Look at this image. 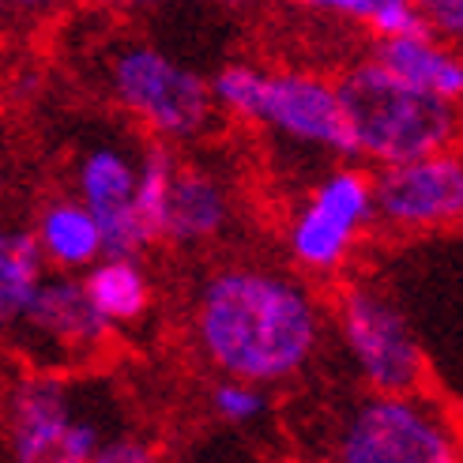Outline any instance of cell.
Instances as JSON below:
<instances>
[{
  "label": "cell",
  "mask_w": 463,
  "mask_h": 463,
  "mask_svg": "<svg viewBox=\"0 0 463 463\" xmlns=\"http://www.w3.org/2000/svg\"><path fill=\"white\" fill-rule=\"evenodd\" d=\"M95 5H106V8H118V5H128V0H95Z\"/></svg>",
  "instance_id": "obj_24"
},
{
  "label": "cell",
  "mask_w": 463,
  "mask_h": 463,
  "mask_svg": "<svg viewBox=\"0 0 463 463\" xmlns=\"http://www.w3.org/2000/svg\"><path fill=\"white\" fill-rule=\"evenodd\" d=\"M90 463H162V456L140 437H109V441L102 437Z\"/></svg>",
  "instance_id": "obj_20"
},
{
  "label": "cell",
  "mask_w": 463,
  "mask_h": 463,
  "mask_svg": "<svg viewBox=\"0 0 463 463\" xmlns=\"http://www.w3.org/2000/svg\"><path fill=\"white\" fill-rule=\"evenodd\" d=\"M109 95L158 144H189L212 125V87L151 42H125L106 64Z\"/></svg>",
  "instance_id": "obj_3"
},
{
  "label": "cell",
  "mask_w": 463,
  "mask_h": 463,
  "mask_svg": "<svg viewBox=\"0 0 463 463\" xmlns=\"http://www.w3.org/2000/svg\"><path fill=\"white\" fill-rule=\"evenodd\" d=\"M207 400H212V411L230 426H252L268 414V392L241 377H219Z\"/></svg>",
  "instance_id": "obj_18"
},
{
  "label": "cell",
  "mask_w": 463,
  "mask_h": 463,
  "mask_svg": "<svg viewBox=\"0 0 463 463\" xmlns=\"http://www.w3.org/2000/svg\"><path fill=\"white\" fill-rule=\"evenodd\" d=\"M230 219H234V200H230L226 181L203 166H181L177 162L170 196H166L162 241L196 249L222 238Z\"/></svg>",
  "instance_id": "obj_12"
},
{
  "label": "cell",
  "mask_w": 463,
  "mask_h": 463,
  "mask_svg": "<svg viewBox=\"0 0 463 463\" xmlns=\"http://www.w3.org/2000/svg\"><path fill=\"white\" fill-rule=\"evenodd\" d=\"M335 87L346 128H351L354 158H365L373 166H396V162L449 151L459 136L452 102L400 83L373 57L351 64Z\"/></svg>",
  "instance_id": "obj_2"
},
{
  "label": "cell",
  "mask_w": 463,
  "mask_h": 463,
  "mask_svg": "<svg viewBox=\"0 0 463 463\" xmlns=\"http://www.w3.org/2000/svg\"><path fill=\"white\" fill-rule=\"evenodd\" d=\"M193 332L222 377L268 388L309 369L324 343V309L306 283L279 268L226 264L196 290Z\"/></svg>",
  "instance_id": "obj_1"
},
{
  "label": "cell",
  "mask_w": 463,
  "mask_h": 463,
  "mask_svg": "<svg viewBox=\"0 0 463 463\" xmlns=\"http://www.w3.org/2000/svg\"><path fill=\"white\" fill-rule=\"evenodd\" d=\"M335 463H459V433L426 392H369L335 430Z\"/></svg>",
  "instance_id": "obj_4"
},
{
  "label": "cell",
  "mask_w": 463,
  "mask_h": 463,
  "mask_svg": "<svg viewBox=\"0 0 463 463\" xmlns=\"http://www.w3.org/2000/svg\"><path fill=\"white\" fill-rule=\"evenodd\" d=\"M177 170V158L170 144H151L136 155V193H132V212L136 226L147 245L162 241V222H166V196H170V181Z\"/></svg>",
  "instance_id": "obj_17"
},
{
  "label": "cell",
  "mask_w": 463,
  "mask_h": 463,
  "mask_svg": "<svg viewBox=\"0 0 463 463\" xmlns=\"http://www.w3.org/2000/svg\"><path fill=\"white\" fill-rule=\"evenodd\" d=\"M45 271L50 268L42 260L31 226H0V332L5 335L15 332Z\"/></svg>",
  "instance_id": "obj_16"
},
{
  "label": "cell",
  "mask_w": 463,
  "mask_h": 463,
  "mask_svg": "<svg viewBox=\"0 0 463 463\" xmlns=\"http://www.w3.org/2000/svg\"><path fill=\"white\" fill-rule=\"evenodd\" d=\"M80 283L90 298L95 313L113 332L140 324L151 313V279L140 257H99L87 271H80Z\"/></svg>",
  "instance_id": "obj_15"
},
{
  "label": "cell",
  "mask_w": 463,
  "mask_h": 463,
  "mask_svg": "<svg viewBox=\"0 0 463 463\" xmlns=\"http://www.w3.org/2000/svg\"><path fill=\"white\" fill-rule=\"evenodd\" d=\"M215 5H222V8H241L245 0H215Z\"/></svg>",
  "instance_id": "obj_23"
},
{
  "label": "cell",
  "mask_w": 463,
  "mask_h": 463,
  "mask_svg": "<svg viewBox=\"0 0 463 463\" xmlns=\"http://www.w3.org/2000/svg\"><path fill=\"white\" fill-rule=\"evenodd\" d=\"M422 15L426 31L441 42H459L463 34V0H411Z\"/></svg>",
  "instance_id": "obj_19"
},
{
  "label": "cell",
  "mask_w": 463,
  "mask_h": 463,
  "mask_svg": "<svg viewBox=\"0 0 463 463\" xmlns=\"http://www.w3.org/2000/svg\"><path fill=\"white\" fill-rule=\"evenodd\" d=\"M57 5H61V0H5L8 15H27V19H34V15H50Z\"/></svg>",
  "instance_id": "obj_21"
},
{
  "label": "cell",
  "mask_w": 463,
  "mask_h": 463,
  "mask_svg": "<svg viewBox=\"0 0 463 463\" xmlns=\"http://www.w3.org/2000/svg\"><path fill=\"white\" fill-rule=\"evenodd\" d=\"M335 328L346 358L369 392H422L430 377L426 346L407 309L373 283H346L335 298Z\"/></svg>",
  "instance_id": "obj_5"
},
{
  "label": "cell",
  "mask_w": 463,
  "mask_h": 463,
  "mask_svg": "<svg viewBox=\"0 0 463 463\" xmlns=\"http://www.w3.org/2000/svg\"><path fill=\"white\" fill-rule=\"evenodd\" d=\"M132 5H162V0H132Z\"/></svg>",
  "instance_id": "obj_27"
},
{
  "label": "cell",
  "mask_w": 463,
  "mask_h": 463,
  "mask_svg": "<svg viewBox=\"0 0 463 463\" xmlns=\"http://www.w3.org/2000/svg\"><path fill=\"white\" fill-rule=\"evenodd\" d=\"M0 203H5V170H0Z\"/></svg>",
  "instance_id": "obj_26"
},
{
  "label": "cell",
  "mask_w": 463,
  "mask_h": 463,
  "mask_svg": "<svg viewBox=\"0 0 463 463\" xmlns=\"http://www.w3.org/2000/svg\"><path fill=\"white\" fill-rule=\"evenodd\" d=\"M463 219V158L437 151L426 158L381 166L373 177V222L392 234H449Z\"/></svg>",
  "instance_id": "obj_8"
},
{
  "label": "cell",
  "mask_w": 463,
  "mask_h": 463,
  "mask_svg": "<svg viewBox=\"0 0 463 463\" xmlns=\"http://www.w3.org/2000/svg\"><path fill=\"white\" fill-rule=\"evenodd\" d=\"M245 121L264 125L268 132H275L279 140L294 147L354 158L339 87L335 80L320 72H298V68L268 72L264 68L257 83V99H252V109Z\"/></svg>",
  "instance_id": "obj_9"
},
{
  "label": "cell",
  "mask_w": 463,
  "mask_h": 463,
  "mask_svg": "<svg viewBox=\"0 0 463 463\" xmlns=\"http://www.w3.org/2000/svg\"><path fill=\"white\" fill-rule=\"evenodd\" d=\"M136 155L125 144H95L76 162V200L102 230V257H140L147 249L132 212Z\"/></svg>",
  "instance_id": "obj_11"
},
{
  "label": "cell",
  "mask_w": 463,
  "mask_h": 463,
  "mask_svg": "<svg viewBox=\"0 0 463 463\" xmlns=\"http://www.w3.org/2000/svg\"><path fill=\"white\" fill-rule=\"evenodd\" d=\"M373 61L384 68L388 76L400 83L426 90V95L459 106L463 99V64L452 42L433 38L430 31L419 34H400V38H377Z\"/></svg>",
  "instance_id": "obj_13"
},
{
  "label": "cell",
  "mask_w": 463,
  "mask_h": 463,
  "mask_svg": "<svg viewBox=\"0 0 463 463\" xmlns=\"http://www.w3.org/2000/svg\"><path fill=\"white\" fill-rule=\"evenodd\" d=\"M294 5H302V8H313V12H324V0H294Z\"/></svg>",
  "instance_id": "obj_22"
},
{
  "label": "cell",
  "mask_w": 463,
  "mask_h": 463,
  "mask_svg": "<svg viewBox=\"0 0 463 463\" xmlns=\"http://www.w3.org/2000/svg\"><path fill=\"white\" fill-rule=\"evenodd\" d=\"M31 234L42 249L45 268L53 271H87L102 257V230L76 196H53L38 207Z\"/></svg>",
  "instance_id": "obj_14"
},
{
  "label": "cell",
  "mask_w": 463,
  "mask_h": 463,
  "mask_svg": "<svg viewBox=\"0 0 463 463\" xmlns=\"http://www.w3.org/2000/svg\"><path fill=\"white\" fill-rule=\"evenodd\" d=\"M12 335H23L42 362H87L113 339V328L95 313L72 271H45L31 306L23 309Z\"/></svg>",
  "instance_id": "obj_10"
},
{
  "label": "cell",
  "mask_w": 463,
  "mask_h": 463,
  "mask_svg": "<svg viewBox=\"0 0 463 463\" xmlns=\"http://www.w3.org/2000/svg\"><path fill=\"white\" fill-rule=\"evenodd\" d=\"M12 463H90L102 426L76 411L72 392L53 373L19 377L5 403Z\"/></svg>",
  "instance_id": "obj_7"
},
{
  "label": "cell",
  "mask_w": 463,
  "mask_h": 463,
  "mask_svg": "<svg viewBox=\"0 0 463 463\" xmlns=\"http://www.w3.org/2000/svg\"><path fill=\"white\" fill-rule=\"evenodd\" d=\"M373 230V174L335 166L324 174L287 226V249L309 275H339Z\"/></svg>",
  "instance_id": "obj_6"
},
{
  "label": "cell",
  "mask_w": 463,
  "mask_h": 463,
  "mask_svg": "<svg viewBox=\"0 0 463 463\" xmlns=\"http://www.w3.org/2000/svg\"><path fill=\"white\" fill-rule=\"evenodd\" d=\"M5 19H8V8H5V0H0V27H5Z\"/></svg>",
  "instance_id": "obj_25"
}]
</instances>
